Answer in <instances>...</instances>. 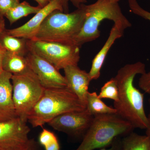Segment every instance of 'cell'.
<instances>
[{"label":"cell","mask_w":150,"mask_h":150,"mask_svg":"<svg viewBox=\"0 0 150 150\" xmlns=\"http://www.w3.org/2000/svg\"><path fill=\"white\" fill-rule=\"evenodd\" d=\"M27 46L29 51L45 59L59 71L78 65L80 59V47L74 44L33 39L27 40Z\"/></svg>","instance_id":"cell-7"},{"label":"cell","mask_w":150,"mask_h":150,"mask_svg":"<svg viewBox=\"0 0 150 150\" xmlns=\"http://www.w3.org/2000/svg\"><path fill=\"white\" fill-rule=\"evenodd\" d=\"M41 8H42L39 6H33L26 1H24L19 3L8 11L4 16L12 25L22 18L27 16L30 14L37 13Z\"/></svg>","instance_id":"cell-18"},{"label":"cell","mask_w":150,"mask_h":150,"mask_svg":"<svg viewBox=\"0 0 150 150\" xmlns=\"http://www.w3.org/2000/svg\"><path fill=\"white\" fill-rule=\"evenodd\" d=\"M140 88L150 96V71L141 75L139 81Z\"/></svg>","instance_id":"cell-24"},{"label":"cell","mask_w":150,"mask_h":150,"mask_svg":"<svg viewBox=\"0 0 150 150\" xmlns=\"http://www.w3.org/2000/svg\"><path fill=\"white\" fill-rule=\"evenodd\" d=\"M3 71L12 75L25 72L30 68L25 56L6 51L2 62Z\"/></svg>","instance_id":"cell-16"},{"label":"cell","mask_w":150,"mask_h":150,"mask_svg":"<svg viewBox=\"0 0 150 150\" xmlns=\"http://www.w3.org/2000/svg\"><path fill=\"white\" fill-rule=\"evenodd\" d=\"M149 104H150V98H149Z\"/></svg>","instance_id":"cell-35"},{"label":"cell","mask_w":150,"mask_h":150,"mask_svg":"<svg viewBox=\"0 0 150 150\" xmlns=\"http://www.w3.org/2000/svg\"><path fill=\"white\" fill-rule=\"evenodd\" d=\"M64 9V12L69 13V3L70 2L77 8L86 2V0H61Z\"/></svg>","instance_id":"cell-25"},{"label":"cell","mask_w":150,"mask_h":150,"mask_svg":"<svg viewBox=\"0 0 150 150\" xmlns=\"http://www.w3.org/2000/svg\"><path fill=\"white\" fill-rule=\"evenodd\" d=\"M86 109L93 116L102 114L116 113L115 108L105 104L98 97V94L95 92H88L87 97Z\"/></svg>","instance_id":"cell-19"},{"label":"cell","mask_w":150,"mask_h":150,"mask_svg":"<svg viewBox=\"0 0 150 150\" xmlns=\"http://www.w3.org/2000/svg\"><path fill=\"white\" fill-rule=\"evenodd\" d=\"M100 99L107 98L112 100L114 102L118 100V89L115 78H112L104 84L98 94Z\"/></svg>","instance_id":"cell-20"},{"label":"cell","mask_w":150,"mask_h":150,"mask_svg":"<svg viewBox=\"0 0 150 150\" xmlns=\"http://www.w3.org/2000/svg\"><path fill=\"white\" fill-rule=\"evenodd\" d=\"M85 16L84 4L70 13L53 11L43 22L34 39L74 44L73 40L80 31Z\"/></svg>","instance_id":"cell-3"},{"label":"cell","mask_w":150,"mask_h":150,"mask_svg":"<svg viewBox=\"0 0 150 150\" xmlns=\"http://www.w3.org/2000/svg\"><path fill=\"white\" fill-rule=\"evenodd\" d=\"M59 10L64 12L61 0H51L49 4L35 14L32 18L23 25L12 29H6L9 35L15 37L22 38L27 40H33L35 38L40 25L47 16L53 11Z\"/></svg>","instance_id":"cell-11"},{"label":"cell","mask_w":150,"mask_h":150,"mask_svg":"<svg viewBox=\"0 0 150 150\" xmlns=\"http://www.w3.org/2000/svg\"><path fill=\"white\" fill-rule=\"evenodd\" d=\"M118 2L111 0H97L86 5V16L82 27L73 40V44L80 47L85 43L96 40L100 31L98 27L104 20L114 22L126 29L131 26L130 21L123 15Z\"/></svg>","instance_id":"cell-4"},{"label":"cell","mask_w":150,"mask_h":150,"mask_svg":"<svg viewBox=\"0 0 150 150\" xmlns=\"http://www.w3.org/2000/svg\"><path fill=\"white\" fill-rule=\"evenodd\" d=\"M27 39L9 35L6 29L0 33V43L6 51L25 56L29 52Z\"/></svg>","instance_id":"cell-15"},{"label":"cell","mask_w":150,"mask_h":150,"mask_svg":"<svg viewBox=\"0 0 150 150\" xmlns=\"http://www.w3.org/2000/svg\"><path fill=\"white\" fill-rule=\"evenodd\" d=\"M12 75L4 71L0 75V121L18 117L13 99Z\"/></svg>","instance_id":"cell-13"},{"label":"cell","mask_w":150,"mask_h":150,"mask_svg":"<svg viewBox=\"0 0 150 150\" xmlns=\"http://www.w3.org/2000/svg\"><path fill=\"white\" fill-rule=\"evenodd\" d=\"M23 150H41L40 144H38L34 139H30L27 146Z\"/></svg>","instance_id":"cell-27"},{"label":"cell","mask_w":150,"mask_h":150,"mask_svg":"<svg viewBox=\"0 0 150 150\" xmlns=\"http://www.w3.org/2000/svg\"><path fill=\"white\" fill-rule=\"evenodd\" d=\"M111 1H115L118 2L119 1H120V0H111Z\"/></svg>","instance_id":"cell-34"},{"label":"cell","mask_w":150,"mask_h":150,"mask_svg":"<svg viewBox=\"0 0 150 150\" xmlns=\"http://www.w3.org/2000/svg\"><path fill=\"white\" fill-rule=\"evenodd\" d=\"M45 150H60V144L58 139L44 147Z\"/></svg>","instance_id":"cell-28"},{"label":"cell","mask_w":150,"mask_h":150,"mask_svg":"<svg viewBox=\"0 0 150 150\" xmlns=\"http://www.w3.org/2000/svg\"><path fill=\"white\" fill-rule=\"evenodd\" d=\"M56 139L57 138L54 133L47 129H43L39 135L38 141L39 144L44 147Z\"/></svg>","instance_id":"cell-22"},{"label":"cell","mask_w":150,"mask_h":150,"mask_svg":"<svg viewBox=\"0 0 150 150\" xmlns=\"http://www.w3.org/2000/svg\"><path fill=\"white\" fill-rule=\"evenodd\" d=\"M121 150H150V137L133 131L121 138Z\"/></svg>","instance_id":"cell-17"},{"label":"cell","mask_w":150,"mask_h":150,"mask_svg":"<svg viewBox=\"0 0 150 150\" xmlns=\"http://www.w3.org/2000/svg\"><path fill=\"white\" fill-rule=\"evenodd\" d=\"M86 108L85 105L67 87L45 89L40 99L29 112L28 122L33 128L42 127L59 115Z\"/></svg>","instance_id":"cell-2"},{"label":"cell","mask_w":150,"mask_h":150,"mask_svg":"<svg viewBox=\"0 0 150 150\" xmlns=\"http://www.w3.org/2000/svg\"><path fill=\"white\" fill-rule=\"evenodd\" d=\"M94 116L86 108L59 115L48 124L56 131L71 137L83 139L93 121Z\"/></svg>","instance_id":"cell-8"},{"label":"cell","mask_w":150,"mask_h":150,"mask_svg":"<svg viewBox=\"0 0 150 150\" xmlns=\"http://www.w3.org/2000/svg\"><path fill=\"white\" fill-rule=\"evenodd\" d=\"M146 72L144 63L137 62L121 67L115 76L118 89V100L114 102L116 113L129 122L135 129H146L149 124L144 105V94L135 87L138 74Z\"/></svg>","instance_id":"cell-1"},{"label":"cell","mask_w":150,"mask_h":150,"mask_svg":"<svg viewBox=\"0 0 150 150\" xmlns=\"http://www.w3.org/2000/svg\"><path fill=\"white\" fill-rule=\"evenodd\" d=\"M125 29L120 25L114 24L112 26L106 42L93 60L88 73L91 81L98 79L100 76V71L108 51L115 40L123 36Z\"/></svg>","instance_id":"cell-14"},{"label":"cell","mask_w":150,"mask_h":150,"mask_svg":"<svg viewBox=\"0 0 150 150\" xmlns=\"http://www.w3.org/2000/svg\"><path fill=\"white\" fill-rule=\"evenodd\" d=\"M29 67L37 76L40 83L45 89L67 87L64 76L59 70L42 57L29 51L25 56Z\"/></svg>","instance_id":"cell-10"},{"label":"cell","mask_w":150,"mask_h":150,"mask_svg":"<svg viewBox=\"0 0 150 150\" xmlns=\"http://www.w3.org/2000/svg\"><path fill=\"white\" fill-rule=\"evenodd\" d=\"M5 22L4 17L0 16V23Z\"/></svg>","instance_id":"cell-33"},{"label":"cell","mask_w":150,"mask_h":150,"mask_svg":"<svg viewBox=\"0 0 150 150\" xmlns=\"http://www.w3.org/2000/svg\"><path fill=\"white\" fill-rule=\"evenodd\" d=\"M67 87L86 106L88 87L91 81L89 73L78 65H71L64 69Z\"/></svg>","instance_id":"cell-12"},{"label":"cell","mask_w":150,"mask_h":150,"mask_svg":"<svg viewBox=\"0 0 150 150\" xmlns=\"http://www.w3.org/2000/svg\"><path fill=\"white\" fill-rule=\"evenodd\" d=\"M6 50L4 49L0 43V75L2 73V62L6 53Z\"/></svg>","instance_id":"cell-29"},{"label":"cell","mask_w":150,"mask_h":150,"mask_svg":"<svg viewBox=\"0 0 150 150\" xmlns=\"http://www.w3.org/2000/svg\"><path fill=\"white\" fill-rule=\"evenodd\" d=\"M20 3V0H0V15L4 16L8 11Z\"/></svg>","instance_id":"cell-23"},{"label":"cell","mask_w":150,"mask_h":150,"mask_svg":"<svg viewBox=\"0 0 150 150\" xmlns=\"http://www.w3.org/2000/svg\"><path fill=\"white\" fill-rule=\"evenodd\" d=\"M30 129L18 117L0 121V150H23L30 142Z\"/></svg>","instance_id":"cell-9"},{"label":"cell","mask_w":150,"mask_h":150,"mask_svg":"<svg viewBox=\"0 0 150 150\" xmlns=\"http://www.w3.org/2000/svg\"><path fill=\"white\" fill-rule=\"evenodd\" d=\"M148 118H149V126L147 129H146V135H147V136L150 137V110L149 114H148Z\"/></svg>","instance_id":"cell-31"},{"label":"cell","mask_w":150,"mask_h":150,"mask_svg":"<svg viewBox=\"0 0 150 150\" xmlns=\"http://www.w3.org/2000/svg\"><path fill=\"white\" fill-rule=\"evenodd\" d=\"M5 29V22L0 23V33Z\"/></svg>","instance_id":"cell-32"},{"label":"cell","mask_w":150,"mask_h":150,"mask_svg":"<svg viewBox=\"0 0 150 150\" xmlns=\"http://www.w3.org/2000/svg\"><path fill=\"white\" fill-rule=\"evenodd\" d=\"M0 16H1V15H0Z\"/></svg>","instance_id":"cell-36"},{"label":"cell","mask_w":150,"mask_h":150,"mask_svg":"<svg viewBox=\"0 0 150 150\" xmlns=\"http://www.w3.org/2000/svg\"><path fill=\"white\" fill-rule=\"evenodd\" d=\"M134 129L131 123L117 113L95 115L81 144L75 150L109 147L116 138L124 137Z\"/></svg>","instance_id":"cell-5"},{"label":"cell","mask_w":150,"mask_h":150,"mask_svg":"<svg viewBox=\"0 0 150 150\" xmlns=\"http://www.w3.org/2000/svg\"><path fill=\"white\" fill-rule=\"evenodd\" d=\"M34 1L38 3V6L43 8L49 4L51 0H34Z\"/></svg>","instance_id":"cell-30"},{"label":"cell","mask_w":150,"mask_h":150,"mask_svg":"<svg viewBox=\"0 0 150 150\" xmlns=\"http://www.w3.org/2000/svg\"><path fill=\"white\" fill-rule=\"evenodd\" d=\"M129 4L130 9L133 13L150 21V12L142 8L137 0H129Z\"/></svg>","instance_id":"cell-21"},{"label":"cell","mask_w":150,"mask_h":150,"mask_svg":"<svg viewBox=\"0 0 150 150\" xmlns=\"http://www.w3.org/2000/svg\"><path fill=\"white\" fill-rule=\"evenodd\" d=\"M121 138L117 137L115 139L109 147L102 148L98 150H121Z\"/></svg>","instance_id":"cell-26"},{"label":"cell","mask_w":150,"mask_h":150,"mask_svg":"<svg viewBox=\"0 0 150 150\" xmlns=\"http://www.w3.org/2000/svg\"><path fill=\"white\" fill-rule=\"evenodd\" d=\"M11 82L17 116L27 123L29 112L40 99L45 88L30 69L22 74L13 75Z\"/></svg>","instance_id":"cell-6"}]
</instances>
